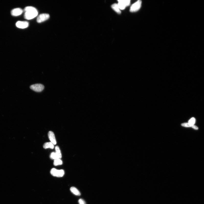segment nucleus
Here are the masks:
<instances>
[{
	"label": "nucleus",
	"instance_id": "f03ea898",
	"mask_svg": "<svg viewBox=\"0 0 204 204\" xmlns=\"http://www.w3.org/2000/svg\"><path fill=\"white\" fill-rule=\"evenodd\" d=\"M50 173L54 176L61 177L64 176V171L63 170H58L55 168H53L51 170Z\"/></svg>",
	"mask_w": 204,
	"mask_h": 204
},
{
	"label": "nucleus",
	"instance_id": "ddd939ff",
	"mask_svg": "<svg viewBox=\"0 0 204 204\" xmlns=\"http://www.w3.org/2000/svg\"><path fill=\"white\" fill-rule=\"evenodd\" d=\"M182 126L185 127H191L192 128L194 129L197 130L198 129V127L194 125H191L189 124L188 123H182L181 125Z\"/></svg>",
	"mask_w": 204,
	"mask_h": 204
},
{
	"label": "nucleus",
	"instance_id": "1a4fd4ad",
	"mask_svg": "<svg viewBox=\"0 0 204 204\" xmlns=\"http://www.w3.org/2000/svg\"><path fill=\"white\" fill-rule=\"evenodd\" d=\"M48 137L51 142L54 145H56L57 144L55 136L54 133L53 132L50 131L48 133Z\"/></svg>",
	"mask_w": 204,
	"mask_h": 204
},
{
	"label": "nucleus",
	"instance_id": "423d86ee",
	"mask_svg": "<svg viewBox=\"0 0 204 204\" xmlns=\"http://www.w3.org/2000/svg\"><path fill=\"white\" fill-rule=\"evenodd\" d=\"M49 17L50 15L49 14L46 13L41 14L37 18V22L40 23L44 22L49 19Z\"/></svg>",
	"mask_w": 204,
	"mask_h": 204
},
{
	"label": "nucleus",
	"instance_id": "20e7f679",
	"mask_svg": "<svg viewBox=\"0 0 204 204\" xmlns=\"http://www.w3.org/2000/svg\"><path fill=\"white\" fill-rule=\"evenodd\" d=\"M30 88L32 90L37 92H42L44 88L43 85L40 84H37L30 86Z\"/></svg>",
	"mask_w": 204,
	"mask_h": 204
},
{
	"label": "nucleus",
	"instance_id": "7ed1b4c3",
	"mask_svg": "<svg viewBox=\"0 0 204 204\" xmlns=\"http://www.w3.org/2000/svg\"><path fill=\"white\" fill-rule=\"evenodd\" d=\"M142 1L138 0L134 3L131 7L130 11L131 12H137L140 9L142 6Z\"/></svg>",
	"mask_w": 204,
	"mask_h": 204
},
{
	"label": "nucleus",
	"instance_id": "39448f33",
	"mask_svg": "<svg viewBox=\"0 0 204 204\" xmlns=\"http://www.w3.org/2000/svg\"><path fill=\"white\" fill-rule=\"evenodd\" d=\"M119 3L118 5L120 9L123 10L125 9L126 7L129 6L130 4V1L129 0H119Z\"/></svg>",
	"mask_w": 204,
	"mask_h": 204
},
{
	"label": "nucleus",
	"instance_id": "dca6fc26",
	"mask_svg": "<svg viewBox=\"0 0 204 204\" xmlns=\"http://www.w3.org/2000/svg\"><path fill=\"white\" fill-rule=\"evenodd\" d=\"M50 157L51 159H54V160L57 159H60L56 153L54 152H53L51 153Z\"/></svg>",
	"mask_w": 204,
	"mask_h": 204
},
{
	"label": "nucleus",
	"instance_id": "f3484780",
	"mask_svg": "<svg viewBox=\"0 0 204 204\" xmlns=\"http://www.w3.org/2000/svg\"><path fill=\"white\" fill-rule=\"evenodd\" d=\"M195 122V119L194 117L191 118L189 121L188 123L191 125H194Z\"/></svg>",
	"mask_w": 204,
	"mask_h": 204
},
{
	"label": "nucleus",
	"instance_id": "2eb2a0df",
	"mask_svg": "<svg viewBox=\"0 0 204 204\" xmlns=\"http://www.w3.org/2000/svg\"><path fill=\"white\" fill-rule=\"evenodd\" d=\"M62 161L60 159H57L54 160L53 164L55 166H57L62 165Z\"/></svg>",
	"mask_w": 204,
	"mask_h": 204
},
{
	"label": "nucleus",
	"instance_id": "9b49d317",
	"mask_svg": "<svg viewBox=\"0 0 204 204\" xmlns=\"http://www.w3.org/2000/svg\"><path fill=\"white\" fill-rule=\"evenodd\" d=\"M70 190L71 192L73 194L79 196L80 195V193L79 191L74 187H72L70 188Z\"/></svg>",
	"mask_w": 204,
	"mask_h": 204
},
{
	"label": "nucleus",
	"instance_id": "f257e3e1",
	"mask_svg": "<svg viewBox=\"0 0 204 204\" xmlns=\"http://www.w3.org/2000/svg\"><path fill=\"white\" fill-rule=\"evenodd\" d=\"M24 11L25 12L24 18L28 20L34 18L38 15V12L36 9L33 7H26Z\"/></svg>",
	"mask_w": 204,
	"mask_h": 204
},
{
	"label": "nucleus",
	"instance_id": "9d476101",
	"mask_svg": "<svg viewBox=\"0 0 204 204\" xmlns=\"http://www.w3.org/2000/svg\"><path fill=\"white\" fill-rule=\"evenodd\" d=\"M43 147L45 149L50 148L51 149H53L54 147V145L51 142H46L44 144Z\"/></svg>",
	"mask_w": 204,
	"mask_h": 204
},
{
	"label": "nucleus",
	"instance_id": "f8f14e48",
	"mask_svg": "<svg viewBox=\"0 0 204 204\" xmlns=\"http://www.w3.org/2000/svg\"><path fill=\"white\" fill-rule=\"evenodd\" d=\"M112 8L117 13L119 14L121 13V10L120 9L118 4L114 3L113 4L112 6Z\"/></svg>",
	"mask_w": 204,
	"mask_h": 204
},
{
	"label": "nucleus",
	"instance_id": "0eeeda50",
	"mask_svg": "<svg viewBox=\"0 0 204 204\" xmlns=\"http://www.w3.org/2000/svg\"><path fill=\"white\" fill-rule=\"evenodd\" d=\"M16 25L18 28L24 29L28 27L29 23L27 21H18L16 23Z\"/></svg>",
	"mask_w": 204,
	"mask_h": 204
},
{
	"label": "nucleus",
	"instance_id": "4468645a",
	"mask_svg": "<svg viewBox=\"0 0 204 204\" xmlns=\"http://www.w3.org/2000/svg\"><path fill=\"white\" fill-rule=\"evenodd\" d=\"M55 153L57 154V155L59 157V158L60 159L62 158V154L61 153L60 150L58 146H56L55 147Z\"/></svg>",
	"mask_w": 204,
	"mask_h": 204
},
{
	"label": "nucleus",
	"instance_id": "a211bd4d",
	"mask_svg": "<svg viewBox=\"0 0 204 204\" xmlns=\"http://www.w3.org/2000/svg\"><path fill=\"white\" fill-rule=\"evenodd\" d=\"M79 204H86L85 201L84 200L82 199H80L79 200Z\"/></svg>",
	"mask_w": 204,
	"mask_h": 204
},
{
	"label": "nucleus",
	"instance_id": "6e6552de",
	"mask_svg": "<svg viewBox=\"0 0 204 204\" xmlns=\"http://www.w3.org/2000/svg\"><path fill=\"white\" fill-rule=\"evenodd\" d=\"M23 10L20 8H16L13 9L11 11V15L14 16H17L22 14Z\"/></svg>",
	"mask_w": 204,
	"mask_h": 204
}]
</instances>
